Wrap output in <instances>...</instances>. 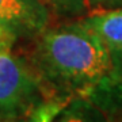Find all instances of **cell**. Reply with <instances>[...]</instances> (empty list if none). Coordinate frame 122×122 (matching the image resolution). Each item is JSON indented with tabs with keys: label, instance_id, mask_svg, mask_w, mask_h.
<instances>
[{
	"label": "cell",
	"instance_id": "6da1fadb",
	"mask_svg": "<svg viewBox=\"0 0 122 122\" xmlns=\"http://www.w3.org/2000/svg\"><path fill=\"white\" fill-rule=\"evenodd\" d=\"M31 66L50 100L88 96L114 75L110 50L80 22L42 31Z\"/></svg>",
	"mask_w": 122,
	"mask_h": 122
},
{
	"label": "cell",
	"instance_id": "7a4b0ae2",
	"mask_svg": "<svg viewBox=\"0 0 122 122\" xmlns=\"http://www.w3.org/2000/svg\"><path fill=\"white\" fill-rule=\"evenodd\" d=\"M48 100L34 68L11 46L0 48V117L29 115Z\"/></svg>",
	"mask_w": 122,
	"mask_h": 122
},
{
	"label": "cell",
	"instance_id": "3957f363",
	"mask_svg": "<svg viewBox=\"0 0 122 122\" xmlns=\"http://www.w3.org/2000/svg\"><path fill=\"white\" fill-rule=\"evenodd\" d=\"M49 11L42 0H0V25L15 37H33L46 30Z\"/></svg>",
	"mask_w": 122,
	"mask_h": 122
},
{
	"label": "cell",
	"instance_id": "277c9868",
	"mask_svg": "<svg viewBox=\"0 0 122 122\" xmlns=\"http://www.w3.org/2000/svg\"><path fill=\"white\" fill-rule=\"evenodd\" d=\"M79 22L94 33L110 52L122 49V7L92 11Z\"/></svg>",
	"mask_w": 122,
	"mask_h": 122
},
{
	"label": "cell",
	"instance_id": "5b68a950",
	"mask_svg": "<svg viewBox=\"0 0 122 122\" xmlns=\"http://www.w3.org/2000/svg\"><path fill=\"white\" fill-rule=\"evenodd\" d=\"M48 122H109L105 113L87 96L62 102Z\"/></svg>",
	"mask_w": 122,
	"mask_h": 122
},
{
	"label": "cell",
	"instance_id": "8992f818",
	"mask_svg": "<svg viewBox=\"0 0 122 122\" xmlns=\"http://www.w3.org/2000/svg\"><path fill=\"white\" fill-rule=\"evenodd\" d=\"M87 98L105 113L109 122L122 121V76L113 75Z\"/></svg>",
	"mask_w": 122,
	"mask_h": 122
},
{
	"label": "cell",
	"instance_id": "52a82bcc",
	"mask_svg": "<svg viewBox=\"0 0 122 122\" xmlns=\"http://www.w3.org/2000/svg\"><path fill=\"white\" fill-rule=\"evenodd\" d=\"M54 12L65 18H83L95 11V0H49Z\"/></svg>",
	"mask_w": 122,
	"mask_h": 122
},
{
	"label": "cell",
	"instance_id": "ba28073f",
	"mask_svg": "<svg viewBox=\"0 0 122 122\" xmlns=\"http://www.w3.org/2000/svg\"><path fill=\"white\" fill-rule=\"evenodd\" d=\"M122 7V0H95V11Z\"/></svg>",
	"mask_w": 122,
	"mask_h": 122
},
{
	"label": "cell",
	"instance_id": "9c48e42d",
	"mask_svg": "<svg viewBox=\"0 0 122 122\" xmlns=\"http://www.w3.org/2000/svg\"><path fill=\"white\" fill-rule=\"evenodd\" d=\"M111 53L113 58V65H114V75L122 76V49L121 50H114Z\"/></svg>",
	"mask_w": 122,
	"mask_h": 122
},
{
	"label": "cell",
	"instance_id": "30bf717a",
	"mask_svg": "<svg viewBox=\"0 0 122 122\" xmlns=\"http://www.w3.org/2000/svg\"><path fill=\"white\" fill-rule=\"evenodd\" d=\"M0 122H38L35 114L20 115V117H0Z\"/></svg>",
	"mask_w": 122,
	"mask_h": 122
},
{
	"label": "cell",
	"instance_id": "8fae6325",
	"mask_svg": "<svg viewBox=\"0 0 122 122\" xmlns=\"http://www.w3.org/2000/svg\"><path fill=\"white\" fill-rule=\"evenodd\" d=\"M14 37L10 34L8 31L5 30L4 27L0 25V48H4V46H11L14 41Z\"/></svg>",
	"mask_w": 122,
	"mask_h": 122
},
{
	"label": "cell",
	"instance_id": "7c38bea8",
	"mask_svg": "<svg viewBox=\"0 0 122 122\" xmlns=\"http://www.w3.org/2000/svg\"><path fill=\"white\" fill-rule=\"evenodd\" d=\"M119 122H122V121H119Z\"/></svg>",
	"mask_w": 122,
	"mask_h": 122
}]
</instances>
